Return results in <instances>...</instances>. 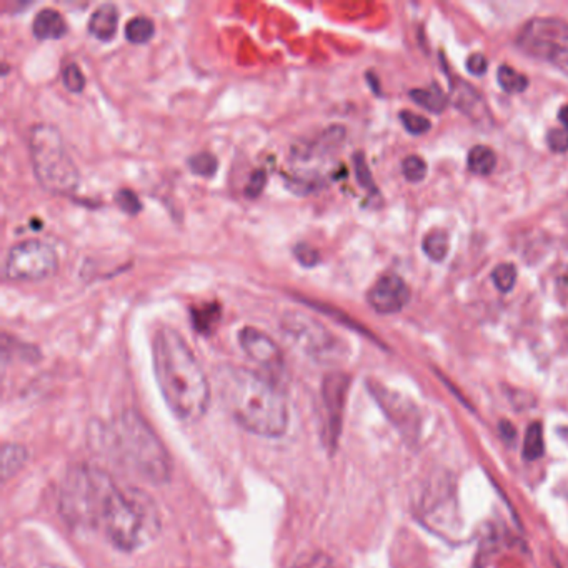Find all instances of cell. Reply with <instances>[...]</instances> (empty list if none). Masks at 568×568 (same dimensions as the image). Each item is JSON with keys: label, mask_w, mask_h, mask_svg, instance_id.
Listing matches in <instances>:
<instances>
[{"label": "cell", "mask_w": 568, "mask_h": 568, "mask_svg": "<svg viewBox=\"0 0 568 568\" xmlns=\"http://www.w3.org/2000/svg\"><path fill=\"white\" fill-rule=\"evenodd\" d=\"M154 372L163 400L182 422L204 417L210 404V382L189 343L171 327H159L152 339Z\"/></svg>", "instance_id": "1"}, {"label": "cell", "mask_w": 568, "mask_h": 568, "mask_svg": "<svg viewBox=\"0 0 568 568\" xmlns=\"http://www.w3.org/2000/svg\"><path fill=\"white\" fill-rule=\"evenodd\" d=\"M219 398L230 417L247 432L277 439L289 427V407L279 388L256 372L224 365L217 370Z\"/></svg>", "instance_id": "2"}, {"label": "cell", "mask_w": 568, "mask_h": 568, "mask_svg": "<svg viewBox=\"0 0 568 568\" xmlns=\"http://www.w3.org/2000/svg\"><path fill=\"white\" fill-rule=\"evenodd\" d=\"M107 447L118 463L149 482H165L171 477V461L149 424L135 412L116 418L106 432Z\"/></svg>", "instance_id": "3"}, {"label": "cell", "mask_w": 568, "mask_h": 568, "mask_svg": "<svg viewBox=\"0 0 568 568\" xmlns=\"http://www.w3.org/2000/svg\"><path fill=\"white\" fill-rule=\"evenodd\" d=\"M98 530L124 552L145 547L161 530V514L151 495L140 489L118 487Z\"/></svg>", "instance_id": "4"}, {"label": "cell", "mask_w": 568, "mask_h": 568, "mask_svg": "<svg viewBox=\"0 0 568 568\" xmlns=\"http://www.w3.org/2000/svg\"><path fill=\"white\" fill-rule=\"evenodd\" d=\"M117 489V483L102 469L79 465L65 475L61 512L72 526L98 528Z\"/></svg>", "instance_id": "5"}, {"label": "cell", "mask_w": 568, "mask_h": 568, "mask_svg": "<svg viewBox=\"0 0 568 568\" xmlns=\"http://www.w3.org/2000/svg\"><path fill=\"white\" fill-rule=\"evenodd\" d=\"M33 173L43 191L55 195L76 192L80 172L67 152L62 134L51 124H37L29 132Z\"/></svg>", "instance_id": "6"}, {"label": "cell", "mask_w": 568, "mask_h": 568, "mask_svg": "<svg viewBox=\"0 0 568 568\" xmlns=\"http://www.w3.org/2000/svg\"><path fill=\"white\" fill-rule=\"evenodd\" d=\"M515 43L524 54L568 76V22L557 17H534L517 33Z\"/></svg>", "instance_id": "7"}, {"label": "cell", "mask_w": 568, "mask_h": 568, "mask_svg": "<svg viewBox=\"0 0 568 568\" xmlns=\"http://www.w3.org/2000/svg\"><path fill=\"white\" fill-rule=\"evenodd\" d=\"M59 268L54 246L43 240H23L11 247L5 257V275L15 282H39L52 277Z\"/></svg>", "instance_id": "8"}, {"label": "cell", "mask_w": 568, "mask_h": 568, "mask_svg": "<svg viewBox=\"0 0 568 568\" xmlns=\"http://www.w3.org/2000/svg\"><path fill=\"white\" fill-rule=\"evenodd\" d=\"M282 327L293 342L299 343L302 349L311 355L323 357V355L332 354L337 349L335 347L337 340L322 323L313 321L301 312L285 313L282 319Z\"/></svg>", "instance_id": "9"}, {"label": "cell", "mask_w": 568, "mask_h": 568, "mask_svg": "<svg viewBox=\"0 0 568 568\" xmlns=\"http://www.w3.org/2000/svg\"><path fill=\"white\" fill-rule=\"evenodd\" d=\"M410 301V289L407 284L396 274H386L370 287L367 293L368 305L384 315L397 313Z\"/></svg>", "instance_id": "10"}, {"label": "cell", "mask_w": 568, "mask_h": 568, "mask_svg": "<svg viewBox=\"0 0 568 568\" xmlns=\"http://www.w3.org/2000/svg\"><path fill=\"white\" fill-rule=\"evenodd\" d=\"M238 342L248 358L256 364L264 367L270 372H280L284 367V355L280 352L279 345L267 333L246 327L238 332Z\"/></svg>", "instance_id": "11"}, {"label": "cell", "mask_w": 568, "mask_h": 568, "mask_svg": "<svg viewBox=\"0 0 568 568\" xmlns=\"http://www.w3.org/2000/svg\"><path fill=\"white\" fill-rule=\"evenodd\" d=\"M349 377L343 374H332L325 377L323 382V402L327 408V430L331 445L337 443L342 427L343 405L349 390Z\"/></svg>", "instance_id": "12"}, {"label": "cell", "mask_w": 568, "mask_h": 568, "mask_svg": "<svg viewBox=\"0 0 568 568\" xmlns=\"http://www.w3.org/2000/svg\"><path fill=\"white\" fill-rule=\"evenodd\" d=\"M451 94L452 102L455 104V107L461 110L467 117L472 118V122L487 124L492 120L489 106L485 104L479 90L473 88L470 84H467L465 80L452 77Z\"/></svg>", "instance_id": "13"}, {"label": "cell", "mask_w": 568, "mask_h": 568, "mask_svg": "<svg viewBox=\"0 0 568 568\" xmlns=\"http://www.w3.org/2000/svg\"><path fill=\"white\" fill-rule=\"evenodd\" d=\"M345 139V130L342 127H331L323 130L321 137L312 142H305L303 145H297L293 152V157L299 162H312L317 157H323L327 154H332Z\"/></svg>", "instance_id": "14"}, {"label": "cell", "mask_w": 568, "mask_h": 568, "mask_svg": "<svg viewBox=\"0 0 568 568\" xmlns=\"http://www.w3.org/2000/svg\"><path fill=\"white\" fill-rule=\"evenodd\" d=\"M118 9L114 4L98 5L88 19V33L102 42H108L117 33Z\"/></svg>", "instance_id": "15"}, {"label": "cell", "mask_w": 568, "mask_h": 568, "mask_svg": "<svg viewBox=\"0 0 568 568\" xmlns=\"http://www.w3.org/2000/svg\"><path fill=\"white\" fill-rule=\"evenodd\" d=\"M33 33L39 41L62 39L67 33V23L61 12L55 9H42L33 17Z\"/></svg>", "instance_id": "16"}, {"label": "cell", "mask_w": 568, "mask_h": 568, "mask_svg": "<svg viewBox=\"0 0 568 568\" xmlns=\"http://www.w3.org/2000/svg\"><path fill=\"white\" fill-rule=\"evenodd\" d=\"M410 97L420 107H424L425 110H429V112H433V114L443 112L445 107H447V104H449V98L445 96V92L440 88L437 82L430 84L427 88H414V90H410Z\"/></svg>", "instance_id": "17"}, {"label": "cell", "mask_w": 568, "mask_h": 568, "mask_svg": "<svg viewBox=\"0 0 568 568\" xmlns=\"http://www.w3.org/2000/svg\"><path fill=\"white\" fill-rule=\"evenodd\" d=\"M374 396H376L378 404L384 407L386 412V415L392 418V422L397 424V427L404 430V432H410V424L408 420H412L410 417V412L407 408H404V405L398 402L397 398L392 397L388 392H384L380 388H372Z\"/></svg>", "instance_id": "18"}, {"label": "cell", "mask_w": 568, "mask_h": 568, "mask_svg": "<svg viewBox=\"0 0 568 568\" xmlns=\"http://www.w3.org/2000/svg\"><path fill=\"white\" fill-rule=\"evenodd\" d=\"M29 459V452L17 443H5L2 447V479L7 480L21 470Z\"/></svg>", "instance_id": "19"}, {"label": "cell", "mask_w": 568, "mask_h": 568, "mask_svg": "<svg viewBox=\"0 0 568 568\" xmlns=\"http://www.w3.org/2000/svg\"><path fill=\"white\" fill-rule=\"evenodd\" d=\"M467 163L475 175H490L497 167V154L487 145H477L469 152Z\"/></svg>", "instance_id": "20"}, {"label": "cell", "mask_w": 568, "mask_h": 568, "mask_svg": "<svg viewBox=\"0 0 568 568\" xmlns=\"http://www.w3.org/2000/svg\"><path fill=\"white\" fill-rule=\"evenodd\" d=\"M155 33V23L145 15L130 19L126 25V37L130 43H147Z\"/></svg>", "instance_id": "21"}, {"label": "cell", "mask_w": 568, "mask_h": 568, "mask_svg": "<svg viewBox=\"0 0 568 568\" xmlns=\"http://www.w3.org/2000/svg\"><path fill=\"white\" fill-rule=\"evenodd\" d=\"M544 455V427L542 424L534 422L528 425L524 440V459L535 461Z\"/></svg>", "instance_id": "22"}, {"label": "cell", "mask_w": 568, "mask_h": 568, "mask_svg": "<svg viewBox=\"0 0 568 568\" xmlns=\"http://www.w3.org/2000/svg\"><path fill=\"white\" fill-rule=\"evenodd\" d=\"M424 252L427 254V257L442 262L447 257L449 252V236L443 230H432L429 236L424 238Z\"/></svg>", "instance_id": "23"}, {"label": "cell", "mask_w": 568, "mask_h": 568, "mask_svg": "<svg viewBox=\"0 0 568 568\" xmlns=\"http://www.w3.org/2000/svg\"><path fill=\"white\" fill-rule=\"evenodd\" d=\"M498 84L508 94H520L528 87V79L512 67L502 65L498 69Z\"/></svg>", "instance_id": "24"}, {"label": "cell", "mask_w": 568, "mask_h": 568, "mask_svg": "<svg viewBox=\"0 0 568 568\" xmlns=\"http://www.w3.org/2000/svg\"><path fill=\"white\" fill-rule=\"evenodd\" d=\"M219 319H220V309L217 305H207L192 312L193 327L205 335L214 331Z\"/></svg>", "instance_id": "25"}, {"label": "cell", "mask_w": 568, "mask_h": 568, "mask_svg": "<svg viewBox=\"0 0 568 568\" xmlns=\"http://www.w3.org/2000/svg\"><path fill=\"white\" fill-rule=\"evenodd\" d=\"M189 167L195 175L214 177L215 172L219 169V162L210 152H200V154H195L189 159Z\"/></svg>", "instance_id": "26"}, {"label": "cell", "mask_w": 568, "mask_h": 568, "mask_svg": "<svg viewBox=\"0 0 568 568\" xmlns=\"http://www.w3.org/2000/svg\"><path fill=\"white\" fill-rule=\"evenodd\" d=\"M493 285L502 293H508L517 282V267L514 264H500L492 272Z\"/></svg>", "instance_id": "27"}, {"label": "cell", "mask_w": 568, "mask_h": 568, "mask_svg": "<svg viewBox=\"0 0 568 568\" xmlns=\"http://www.w3.org/2000/svg\"><path fill=\"white\" fill-rule=\"evenodd\" d=\"M64 87L72 94H80L86 88V76L77 64H67L62 70Z\"/></svg>", "instance_id": "28"}, {"label": "cell", "mask_w": 568, "mask_h": 568, "mask_svg": "<svg viewBox=\"0 0 568 568\" xmlns=\"http://www.w3.org/2000/svg\"><path fill=\"white\" fill-rule=\"evenodd\" d=\"M402 172H404V175H405L408 182L417 183L425 179L427 163L418 155H410L405 161L402 162Z\"/></svg>", "instance_id": "29"}, {"label": "cell", "mask_w": 568, "mask_h": 568, "mask_svg": "<svg viewBox=\"0 0 568 568\" xmlns=\"http://www.w3.org/2000/svg\"><path fill=\"white\" fill-rule=\"evenodd\" d=\"M400 120H402L404 127H405L412 135H422V134H425V132H429V130L432 129L430 120L422 117V116H418L415 112H410V110H404V112L400 114Z\"/></svg>", "instance_id": "30"}, {"label": "cell", "mask_w": 568, "mask_h": 568, "mask_svg": "<svg viewBox=\"0 0 568 568\" xmlns=\"http://www.w3.org/2000/svg\"><path fill=\"white\" fill-rule=\"evenodd\" d=\"M116 204L129 215H137L142 210V204H140L139 197L137 193L130 189H120L116 193Z\"/></svg>", "instance_id": "31"}, {"label": "cell", "mask_w": 568, "mask_h": 568, "mask_svg": "<svg viewBox=\"0 0 568 568\" xmlns=\"http://www.w3.org/2000/svg\"><path fill=\"white\" fill-rule=\"evenodd\" d=\"M293 256L301 262L303 267H313L321 260L319 252L313 247L309 246V244H297L295 248H293Z\"/></svg>", "instance_id": "32"}, {"label": "cell", "mask_w": 568, "mask_h": 568, "mask_svg": "<svg viewBox=\"0 0 568 568\" xmlns=\"http://www.w3.org/2000/svg\"><path fill=\"white\" fill-rule=\"evenodd\" d=\"M355 172H357V179H358V182L360 185L367 189V191H376V183H374V179H372V175H370V171H368V167H367V163L364 161V155L362 154H357L355 155Z\"/></svg>", "instance_id": "33"}, {"label": "cell", "mask_w": 568, "mask_h": 568, "mask_svg": "<svg viewBox=\"0 0 568 568\" xmlns=\"http://www.w3.org/2000/svg\"><path fill=\"white\" fill-rule=\"evenodd\" d=\"M265 182H267V175L262 171L256 172V173L250 177L248 183H247V197H248V199H256V197H258V195L262 193V191H264Z\"/></svg>", "instance_id": "34"}, {"label": "cell", "mask_w": 568, "mask_h": 568, "mask_svg": "<svg viewBox=\"0 0 568 568\" xmlns=\"http://www.w3.org/2000/svg\"><path fill=\"white\" fill-rule=\"evenodd\" d=\"M548 147L554 152L568 151L567 130H550L547 135Z\"/></svg>", "instance_id": "35"}, {"label": "cell", "mask_w": 568, "mask_h": 568, "mask_svg": "<svg viewBox=\"0 0 568 568\" xmlns=\"http://www.w3.org/2000/svg\"><path fill=\"white\" fill-rule=\"evenodd\" d=\"M487 67H489V61L482 54L470 55L467 61V69L473 76H483L487 72Z\"/></svg>", "instance_id": "36"}, {"label": "cell", "mask_w": 568, "mask_h": 568, "mask_svg": "<svg viewBox=\"0 0 568 568\" xmlns=\"http://www.w3.org/2000/svg\"><path fill=\"white\" fill-rule=\"evenodd\" d=\"M295 568H332L331 567V560L325 555H311V557L303 558V562L299 563Z\"/></svg>", "instance_id": "37"}, {"label": "cell", "mask_w": 568, "mask_h": 568, "mask_svg": "<svg viewBox=\"0 0 568 568\" xmlns=\"http://www.w3.org/2000/svg\"><path fill=\"white\" fill-rule=\"evenodd\" d=\"M558 118H560L562 126H563L565 130L568 132V106H563V107L560 108V112H558Z\"/></svg>", "instance_id": "38"}, {"label": "cell", "mask_w": 568, "mask_h": 568, "mask_svg": "<svg viewBox=\"0 0 568 568\" xmlns=\"http://www.w3.org/2000/svg\"><path fill=\"white\" fill-rule=\"evenodd\" d=\"M41 568H65V567H59V565H45V567H41Z\"/></svg>", "instance_id": "39"}]
</instances>
